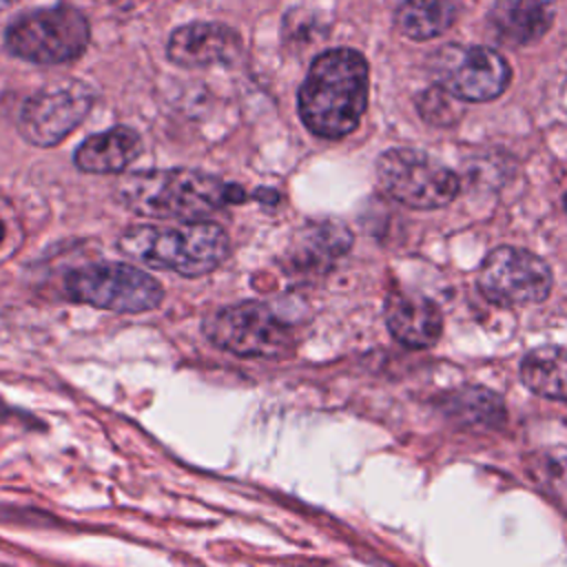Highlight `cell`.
I'll return each mask as SVG.
<instances>
[{
  "label": "cell",
  "mask_w": 567,
  "mask_h": 567,
  "mask_svg": "<svg viewBox=\"0 0 567 567\" xmlns=\"http://www.w3.org/2000/svg\"><path fill=\"white\" fill-rule=\"evenodd\" d=\"M241 55L239 33L221 22L195 20L177 27L166 42V58L182 69L230 66Z\"/></svg>",
  "instance_id": "cell-11"
},
{
  "label": "cell",
  "mask_w": 567,
  "mask_h": 567,
  "mask_svg": "<svg viewBox=\"0 0 567 567\" xmlns=\"http://www.w3.org/2000/svg\"><path fill=\"white\" fill-rule=\"evenodd\" d=\"M117 246L144 266L173 270L182 277L208 275L230 252L226 230L204 219L131 226L120 235Z\"/></svg>",
  "instance_id": "cell-3"
},
{
  "label": "cell",
  "mask_w": 567,
  "mask_h": 567,
  "mask_svg": "<svg viewBox=\"0 0 567 567\" xmlns=\"http://www.w3.org/2000/svg\"><path fill=\"white\" fill-rule=\"evenodd\" d=\"M89 40V20L69 4L27 11L4 29V49L9 55L40 66L78 60L86 51Z\"/></svg>",
  "instance_id": "cell-4"
},
{
  "label": "cell",
  "mask_w": 567,
  "mask_h": 567,
  "mask_svg": "<svg viewBox=\"0 0 567 567\" xmlns=\"http://www.w3.org/2000/svg\"><path fill=\"white\" fill-rule=\"evenodd\" d=\"M93 106V91L80 80H55L31 93L18 115L20 135L38 148L66 140Z\"/></svg>",
  "instance_id": "cell-9"
},
{
  "label": "cell",
  "mask_w": 567,
  "mask_h": 567,
  "mask_svg": "<svg viewBox=\"0 0 567 567\" xmlns=\"http://www.w3.org/2000/svg\"><path fill=\"white\" fill-rule=\"evenodd\" d=\"M71 299L113 312H146L155 310L164 290L148 272L117 261L89 264L66 277Z\"/></svg>",
  "instance_id": "cell-7"
},
{
  "label": "cell",
  "mask_w": 567,
  "mask_h": 567,
  "mask_svg": "<svg viewBox=\"0 0 567 567\" xmlns=\"http://www.w3.org/2000/svg\"><path fill=\"white\" fill-rule=\"evenodd\" d=\"M551 270L534 252L516 246L494 248L478 268V290L503 308L534 306L551 292Z\"/></svg>",
  "instance_id": "cell-10"
},
{
  "label": "cell",
  "mask_w": 567,
  "mask_h": 567,
  "mask_svg": "<svg viewBox=\"0 0 567 567\" xmlns=\"http://www.w3.org/2000/svg\"><path fill=\"white\" fill-rule=\"evenodd\" d=\"M204 334L237 357L275 359L290 350V328L266 303L241 301L206 315Z\"/></svg>",
  "instance_id": "cell-6"
},
{
  "label": "cell",
  "mask_w": 567,
  "mask_h": 567,
  "mask_svg": "<svg viewBox=\"0 0 567 567\" xmlns=\"http://www.w3.org/2000/svg\"><path fill=\"white\" fill-rule=\"evenodd\" d=\"M520 381L538 396L567 403V348L540 346L520 361Z\"/></svg>",
  "instance_id": "cell-15"
},
{
  "label": "cell",
  "mask_w": 567,
  "mask_h": 567,
  "mask_svg": "<svg viewBox=\"0 0 567 567\" xmlns=\"http://www.w3.org/2000/svg\"><path fill=\"white\" fill-rule=\"evenodd\" d=\"M554 22V0H496L489 29L505 47H527L540 40Z\"/></svg>",
  "instance_id": "cell-13"
},
{
  "label": "cell",
  "mask_w": 567,
  "mask_h": 567,
  "mask_svg": "<svg viewBox=\"0 0 567 567\" xmlns=\"http://www.w3.org/2000/svg\"><path fill=\"white\" fill-rule=\"evenodd\" d=\"M525 474L547 501L567 514V445L529 452L525 456Z\"/></svg>",
  "instance_id": "cell-17"
},
{
  "label": "cell",
  "mask_w": 567,
  "mask_h": 567,
  "mask_svg": "<svg viewBox=\"0 0 567 567\" xmlns=\"http://www.w3.org/2000/svg\"><path fill=\"white\" fill-rule=\"evenodd\" d=\"M113 2H115V0H113Z\"/></svg>",
  "instance_id": "cell-24"
},
{
  "label": "cell",
  "mask_w": 567,
  "mask_h": 567,
  "mask_svg": "<svg viewBox=\"0 0 567 567\" xmlns=\"http://www.w3.org/2000/svg\"><path fill=\"white\" fill-rule=\"evenodd\" d=\"M377 179L388 197L416 210L443 208L458 193L456 173L416 148H390L381 153L377 159Z\"/></svg>",
  "instance_id": "cell-5"
},
{
  "label": "cell",
  "mask_w": 567,
  "mask_h": 567,
  "mask_svg": "<svg viewBox=\"0 0 567 567\" xmlns=\"http://www.w3.org/2000/svg\"><path fill=\"white\" fill-rule=\"evenodd\" d=\"M370 71L365 58L348 47L319 53L297 95L303 126L321 140L350 135L368 106Z\"/></svg>",
  "instance_id": "cell-1"
},
{
  "label": "cell",
  "mask_w": 567,
  "mask_h": 567,
  "mask_svg": "<svg viewBox=\"0 0 567 567\" xmlns=\"http://www.w3.org/2000/svg\"><path fill=\"white\" fill-rule=\"evenodd\" d=\"M427 71L434 84L465 102L496 100L512 80L507 60L481 44H443L430 55Z\"/></svg>",
  "instance_id": "cell-8"
},
{
  "label": "cell",
  "mask_w": 567,
  "mask_h": 567,
  "mask_svg": "<svg viewBox=\"0 0 567 567\" xmlns=\"http://www.w3.org/2000/svg\"><path fill=\"white\" fill-rule=\"evenodd\" d=\"M565 210H567V193H565Z\"/></svg>",
  "instance_id": "cell-23"
},
{
  "label": "cell",
  "mask_w": 567,
  "mask_h": 567,
  "mask_svg": "<svg viewBox=\"0 0 567 567\" xmlns=\"http://www.w3.org/2000/svg\"><path fill=\"white\" fill-rule=\"evenodd\" d=\"M115 199L140 217L197 221L221 206L244 199L239 186L195 168H157L124 175Z\"/></svg>",
  "instance_id": "cell-2"
},
{
  "label": "cell",
  "mask_w": 567,
  "mask_h": 567,
  "mask_svg": "<svg viewBox=\"0 0 567 567\" xmlns=\"http://www.w3.org/2000/svg\"><path fill=\"white\" fill-rule=\"evenodd\" d=\"M447 412L456 416L463 425L472 427H496L505 419L503 401L489 390L470 388L461 390L454 399L447 401Z\"/></svg>",
  "instance_id": "cell-18"
},
{
  "label": "cell",
  "mask_w": 567,
  "mask_h": 567,
  "mask_svg": "<svg viewBox=\"0 0 567 567\" xmlns=\"http://www.w3.org/2000/svg\"><path fill=\"white\" fill-rule=\"evenodd\" d=\"M18 0H0V11H7L9 7H13Z\"/></svg>",
  "instance_id": "cell-21"
},
{
  "label": "cell",
  "mask_w": 567,
  "mask_h": 567,
  "mask_svg": "<svg viewBox=\"0 0 567 567\" xmlns=\"http://www.w3.org/2000/svg\"><path fill=\"white\" fill-rule=\"evenodd\" d=\"M385 323L390 334L408 348H430L443 332L439 306L414 292H394L385 301Z\"/></svg>",
  "instance_id": "cell-12"
},
{
  "label": "cell",
  "mask_w": 567,
  "mask_h": 567,
  "mask_svg": "<svg viewBox=\"0 0 567 567\" xmlns=\"http://www.w3.org/2000/svg\"><path fill=\"white\" fill-rule=\"evenodd\" d=\"M350 244H352L350 230L343 224L328 219L306 228L299 244V255L310 259L312 264L332 261L343 252H348Z\"/></svg>",
  "instance_id": "cell-19"
},
{
  "label": "cell",
  "mask_w": 567,
  "mask_h": 567,
  "mask_svg": "<svg viewBox=\"0 0 567 567\" xmlns=\"http://www.w3.org/2000/svg\"><path fill=\"white\" fill-rule=\"evenodd\" d=\"M142 153V137L131 126H113L86 137L73 155L75 168L89 175L122 173Z\"/></svg>",
  "instance_id": "cell-14"
},
{
  "label": "cell",
  "mask_w": 567,
  "mask_h": 567,
  "mask_svg": "<svg viewBox=\"0 0 567 567\" xmlns=\"http://www.w3.org/2000/svg\"><path fill=\"white\" fill-rule=\"evenodd\" d=\"M2 237H4V228H2V224H0V241H2Z\"/></svg>",
  "instance_id": "cell-22"
},
{
  "label": "cell",
  "mask_w": 567,
  "mask_h": 567,
  "mask_svg": "<svg viewBox=\"0 0 567 567\" xmlns=\"http://www.w3.org/2000/svg\"><path fill=\"white\" fill-rule=\"evenodd\" d=\"M454 100L456 97L452 93H447L445 89L434 84L416 97V109H419V115L427 124H432V126H452L463 117V109H458V104Z\"/></svg>",
  "instance_id": "cell-20"
},
{
  "label": "cell",
  "mask_w": 567,
  "mask_h": 567,
  "mask_svg": "<svg viewBox=\"0 0 567 567\" xmlns=\"http://www.w3.org/2000/svg\"><path fill=\"white\" fill-rule=\"evenodd\" d=\"M456 18L454 0H399L396 29L410 40H432L447 31Z\"/></svg>",
  "instance_id": "cell-16"
}]
</instances>
